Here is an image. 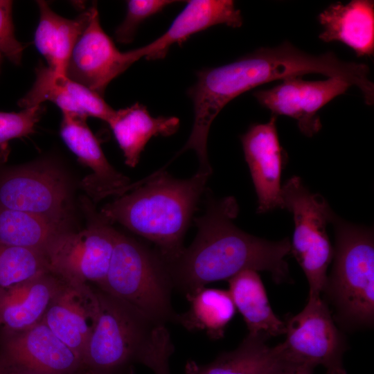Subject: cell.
I'll use <instances>...</instances> for the list:
<instances>
[{
    "mask_svg": "<svg viewBox=\"0 0 374 374\" xmlns=\"http://www.w3.org/2000/svg\"><path fill=\"white\" fill-rule=\"evenodd\" d=\"M369 73L364 63L344 61L331 51L310 54L287 41L276 47L259 48L233 62L202 70L188 92L194 107L192 131L176 157L193 150L199 168L209 170L207 139L213 121L231 100L256 87L290 76L318 73L340 78L363 90L369 82Z\"/></svg>",
    "mask_w": 374,
    "mask_h": 374,
    "instance_id": "6da1fadb",
    "label": "cell"
},
{
    "mask_svg": "<svg viewBox=\"0 0 374 374\" xmlns=\"http://www.w3.org/2000/svg\"><path fill=\"white\" fill-rule=\"evenodd\" d=\"M238 211L233 197L208 199L204 214L195 219L197 233L192 244L172 258L161 256L173 287L187 296L246 269L269 271L276 283L287 280L289 239L270 241L243 231L233 222Z\"/></svg>",
    "mask_w": 374,
    "mask_h": 374,
    "instance_id": "7a4b0ae2",
    "label": "cell"
},
{
    "mask_svg": "<svg viewBox=\"0 0 374 374\" xmlns=\"http://www.w3.org/2000/svg\"><path fill=\"white\" fill-rule=\"evenodd\" d=\"M210 173L197 170L186 179L159 170L105 204L100 215L109 223H119L153 242L166 258L177 256L204 190Z\"/></svg>",
    "mask_w": 374,
    "mask_h": 374,
    "instance_id": "3957f363",
    "label": "cell"
},
{
    "mask_svg": "<svg viewBox=\"0 0 374 374\" xmlns=\"http://www.w3.org/2000/svg\"><path fill=\"white\" fill-rule=\"evenodd\" d=\"M98 312L83 359L87 370L115 374L132 363L142 364L154 374H170L174 347L165 325L98 291Z\"/></svg>",
    "mask_w": 374,
    "mask_h": 374,
    "instance_id": "277c9868",
    "label": "cell"
},
{
    "mask_svg": "<svg viewBox=\"0 0 374 374\" xmlns=\"http://www.w3.org/2000/svg\"><path fill=\"white\" fill-rule=\"evenodd\" d=\"M100 290L151 321L177 322L171 303L172 282L159 251L116 231L109 267Z\"/></svg>",
    "mask_w": 374,
    "mask_h": 374,
    "instance_id": "5b68a950",
    "label": "cell"
},
{
    "mask_svg": "<svg viewBox=\"0 0 374 374\" xmlns=\"http://www.w3.org/2000/svg\"><path fill=\"white\" fill-rule=\"evenodd\" d=\"M330 223L335 233L334 263L324 291L343 323L371 326L374 318L373 231L346 222L334 213Z\"/></svg>",
    "mask_w": 374,
    "mask_h": 374,
    "instance_id": "8992f818",
    "label": "cell"
},
{
    "mask_svg": "<svg viewBox=\"0 0 374 374\" xmlns=\"http://www.w3.org/2000/svg\"><path fill=\"white\" fill-rule=\"evenodd\" d=\"M282 198L283 208L292 213L294 222L290 252L308 279V299L319 298L325 290L334 255L327 232L333 211L323 196L310 193L296 176L282 186Z\"/></svg>",
    "mask_w": 374,
    "mask_h": 374,
    "instance_id": "52a82bcc",
    "label": "cell"
},
{
    "mask_svg": "<svg viewBox=\"0 0 374 374\" xmlns=\"http://www.w3.org/2000/svg\"><path fill=\"white\" fill-rule=\"evenodd\" d=\"M109 224L99 215L82 231L58 233L43 251L48 271L68 284L100 285L115 244L116 230Z\"/></svg>",
    "mask_w": 374,
    "mask_h": 374,
    "instance_id": "ba28073f",
    "label": "cell"
},
{
    "mask_svg": "<svg viewBox=\"0 0 374 374\" xmlns=\"http://www.w3.org/2000/svg\"><path fill=\"white\" fill-rule=\"evenodd\" d=\"M285 323L287 336L281 345L287 353L315 366H323L326 374H346L343 362L344 339L321 297L308 299L303 310Z\"/></svg>",
    "mask_w": 374,
    "mask_h": 374,
    "instance_id": "9c48e42d",
    "label": "cell"
},
{
    "mask_svg": "<svg viewBox=\"0 0 374 374\" xmlns=\"http://www.w3.org/2000/svg\"><path fill=\"white\" fill-rule=\"evenodd\" d=\"M68 198L64 177L51 165L21 166L0 177V208L28 212L62 225Z\"/></svg>",
    "mask_w": 374,
    "mask_h": 374,
    "instance_id": "30bf717a",
    "label": "cell"
},
{
    "mask_svg": "<svg viewBox=\"0 0 374 374\" xmlns=\"http://www.w3.org/2000/svg\"><path fill=\"white\" fill-rule=\"evenodd\" d=\"M350 87L348 82L337 77L312 81L304 80L303 76H290L270 89L256 91L253 95L272 115L296 120L299 130L310 137L322 127L319 111Z\"/></svg>",
    "mask_w": 374,
    "mask_h": 374,
    "instance_id": "8fae6325",
    "label": "cell"
},
{
    "mask_svg": "<svg viewBox=\"0 0 374 374\" xmlns=\"http://www.w3.org/2000/svg\"><path fill=\"white\" fill-rule=\"evenodd\" d=\"M138 61L133 50L122 52L101 27L97 7L77 42L65 75L103 96L108 84Z\"/></svg>",
    "mask_w": 374,
    "mask_h": 374,
    "instance_id": "7c38bea8",
    "label": "cell"
},
{
    "mask_svg": "<svg viewBox=\"0 0 374 374\" xmlns=\"http://www.w3.org/2000/svg\"><path fill=\"white\" fill-rule=\"evenodd\" d=\"M240 139L258 197L257 213L283 208L280 178L287 157L280 144L276 116L251 125Z\"/></svg>",
    "mask_w": 374,
    "mask_h": 374,
    "instance_id": "4fadbf2b",
    "label": "cell"
},
{
    "mask_svg": "<svg viewBox=\"0 0 374 374\" xmlns=\"http://www.w3.org/2000/svg\"><path fill=\"white\" fill-rule=\"evenodd\" d=\"M86 116L62 112L60 136L78 159L92 171L81 181V188L98 202L129 190L130 181L107 161L100 143L87 123Z\"/></svg>",
    "mask_w": 374,
    "mask_h": 374,
    "instance_id": "5bb4252c",
    "label": "cell"
},
{
    "mask_svg": "<svg viewBox=\"0 0 374 374\" xmlns=\"http://www.w3.org/2000/svg\"><path fill=\"white\" fill-rule=\"evenodd\" d=\"M3 362L48 374H83L86 370L80 358L43 321L12 333Z\"/></svg>",
    "mask_w": 374,
    "mask_h": 374,
    "instance_id": "9a60e30c",
    "label": "cell"
},
{
    "mask_svg": "<svg viewBox=\"0 0 374 374\" xmlns=\"http://www.w3.org/2000/svg\"><path fill=\"white\" fill-rule=\"evenodd\" d=\"M98 312V291L93 290L89 285H75L64 282L42 321L83 362Z\"/></svg>",
    "mask_w": 374,
    "mask_h": 374,
    "instance_id": "2e32d148",
    "label": "cell"
},
{
    "mask_svg": "<svg viewBox=\"0 0 374 374\" xmlns=\"http://www.w3.org/2000/svg\"><path fill=\"white\" fill-rule=\"evenodd\" d=\"M242 24L241 11L232 0H190L163 35L134 52L138 60L163 59L171 46L182 44L195 33L217 25L239 28Z\"/></svg>",
    "mask_w": 374,
    "mask_h": 374,
    "instance_id": "e0dca14e",
    "label": "cell"
},
{
    "mask_svg": "<svg viewBox=\"0 0 374 374\" xmlns=\"http://www.w3.org/2000/svg\"><path fill=\"white\" fill-rule=\"evenodd\" d=\"M35 80L30 89L18 101V105L29 108L50 101L62 112H70L86 117L92 116L107 122L115 110L103 96L65 74L55 72L44 64L35 69Z\"/></svg>",
    "mask_w": 374,
    "mask_h": 374,
    "instance_id": "ac0fdd59",
    "label": "cell"
},
{
    "mask_svg": "<svg viewBox=\"0 0 374 374\" xmlns=\"http://www.w3.org/2000/svg\"><path fill=\"white\" fill-rule=\"evenodd\" d=\"M323 27L319 38L324 42H341L357 57L374 54V1L352 0L329 5L319 15Z\"/></svg>",
    "mask_w": 374,
    "mask_h": 374,
    "instance_id": "d6986e66",
    "label": "cell"
},
{
    "mask_svg": "<svg viewBox=\"0 0 374 374\" xmlns=\"http://www.w3.org/2000/svg\"><path fill=\"white\" fill-rule=\"evenodd\" d=\"M64 283L46 271L5 292L0 296V326L12 333L42 322Z\"/></svg>",
    "mask_w": 374,
    "mask_h": 374,
    "instance_id": "ffe728a7",
    "label": "cell"
},
{
    "mask_svg": "<svg viewBox=\"0 0 374 374\" xmlns=\"http://www.w3.org/2000/svg\"><path fill=\"white\" fill-rule=\"evenodd\" d=\"M36 3L39 21L34 36L35 47L48 67L65 74L72 51L91 19L93 6L71 19L57 15L44 1Z\"/></svg>",
    "mask_w": 374,
    "mask_h": 374,
    "instance_id": "44dd1931",
    "label": "cell"
},
{
    "mask_svg": "<svg viewBox=\"0 0 374 374\" xmlns=\"http://www.w3.org/2000/svg\"><path fill=\"white\" fill-rule=\"evenodd\" d=\"M123 151L125 163L134 168L150 139L154 136H170L179 127V118L174 116L153 117L146 107L139 103L115 110L107 122Z\"/></svg>",
    "mask_w": 374,
    "mask_h": 374,
    "instance_id": "7402d4cb",
    "label": "cell"
},
{
    "mask_svg": "<svg viewBox=\"0 0 374 374\" xmlns=\"http://www.w3.org/2000/svg\"><path fill=\"white\" fill-rule=\"evenodd\" d=\"M228 281V291L249 334L263 335L269 338L285 333V323L273 312L256 271L243 270Z\"/></svg>",
    "mask_w": 374,
    "mask_h": 374,
    "instance_id": "603a6c76",
    "label": "cell"
},
{
    "mask_svg": "<svg viewBox=\"0 0 374 374\" xmlns=\"http://www.w3.org/2000/svg\"><path fill=\"white\" fill-rule=\"evenodd\" d=\"M190 308L177 322L188 330H202L212 339L223 337L235 307L229 291L203 287L186 296Z\"/></svg>",
    "mask_w": 374,
    "mask_h": 374,
    "instance_id": "cb8c5ba5",
    "label": "cell"
},
{
    "mask_svg": "<svg viewBox=\"0 0 374 374\" xmlns=\"http://www.w3.org/2000/svg\"><path fill=\"white\" fill-rule=\"evenodd\" d=\"M62 225L25 211L0 208V243L44 251Z\"/></svg>",
    "mask_w": 374,
    "mask_h": 374,
    "instance_id": "d4e9b609",
    "label": "cell"
},
{
    "mask_svg": "<svg viewBox=\"0 0 374 374\" xmlns=\"http://www.w3.org/2000/svg\"><path fill=\"white\" fill-rule=\"evenodd\" d=\"M263 335L248 334L237 348L204 366H190L189 374H259L270 360L274 347Z\"/></svg>",
    "mask_w": 374,
    "mask_h": 374,
    "instance_id": "484cf974",
    "label": "cell"
},
{
    "mask_svg": "<svg viewBox=\"0 0 374 374\" xmlns=\"http://www.w3.org/2000/svg\"><path fill=\"white\" fill-rule=\"evenodd\" d=\"M46 271L47 263L42 251L0 243V296Z\"/></svg>",
    "mask_w": 374,
    "mask_h": 374,
    "instance_id": "4316f807",
    "label": "cell"
},
{
    "mask_svg": "<svg viewBox=\"0 0 374 374\" xmlns=\"http://www.w3.org/2000/svg\"><path fill=\"white\" fill-rule=\"evenodd\" d=\"M174 2L170 0L127 1L125 19L114 32L116 41L121 44L132 42L139 26L145 19L161 12Z\"/></svg>",
    "mask_w": 374,
    "mask_h": 374,
    "instance_id": "83f0119b",
    "label": "cell"
},
{
    "mask_svg": "<svg viewBox=\"0 0 374 374\" xmlns=\"http://www.w3.org/2000/svg\"><path fill=\"white\" fill-rule=\"evenodd\" d=\"M44 110L38 105L19 112H0V147L6 146L13 139L32 134Z\"/></svg>",
    "mask_w": 374,
    "mask_h": 374,
    "instance_id": "f1b7e54d",
    "label": "cell"
},
{
    "mask_svg": "<svg viewBox=\"0 0 374 374\" xmlns=\"http://www.w3.org/2000/svg\"><path fill=\"white\" fill-rule=\"evenodd\" d=\"M12 4L10 0H0V54L15 65L21 63L25 46L15 34Z\"/></svg>",
    "mask_w": 374,
    "mask_h": 374,
    "instance_id": "f546056e",
    "label": "cell"
},
{
    "mask_svg": "<svg viewBox=\"0 0 374 374\" xmlns=\"http://www.w3.org/2000/svg\"><path fill=\"white\" fill-rule=\"evenodd\" d=\"M315 367L289 355L279 344L274 346L273 356L259 374H313Z\"/></svg>",
    "mask_w": 374,
    "mask_h": 374,
    "instance_id": "4dcf8cb0",
    "label": "cell"
},
{
    "mask_svg": "<svg viewBox=\"0 0 374 374\" xmlns=\"http://www.w3.org/2000/svg\"><path fill=\"white\" fill-rule=\"evenodd\" d=\"M0 374H48L38 371H35L14 365H11L3 362H0Z\"/></svg>",
    "mask_w": 374,
    "mask_h": 374,
    "instance_id": "1f68e13d",
    "label": "cell"
},
{
    "mask_svg": "<svg viewBox=\"0 0 374 374\" xmlns=\"http://www.w3.org/2000/svg\"><path fill=\"white\" fill-rule=\"evenodd\" d=\"M83 374H99V373H96L94 371L86 369Z\"/></svg>",
    "mask_w": 374,
    "mask_h": 374,
    "instance_id": "d6a6232c",
    "label": "cell"
},
{
    "mask_svg": "<svg viewBox=\"0 0 374 374\" xmlns=\"http://www.w3.org/2000/svg\"><path fill=\"white\" fill-rule=\"evenodd\" d=\"M1 61H2V55L0 54V71H1Z\"/></svg>",
    "mask_w": 374,
    "mask_h": 374,
    "instance_id": "836d02e7",
    "label": "cell"
}]
</instances>
